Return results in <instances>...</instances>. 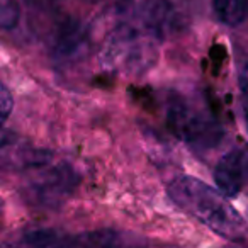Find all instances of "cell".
Listing matches in <instances>:
<instances>
[{"mask_svg":"<svg viewBox=\"0 0 248 248\" xmlns=\"http://www.w3.org/2000/svg\"><path fill=\"white\" fill-rule=\"evenodd\" d=\"M145 32L153 39H167L179 28V14L169 0H145L140 7Z\"/></svg>","mask_w":248,"mask_h":248,"instance_id":"cell-6","label":"cell"},{"mask_svg":"<svg viewBox=\"0 0 248 248\" xmlns=\"http://www.w3.org/2000/svg\"><path fill=\"white\" fill-rule=\"evenodd\" d=\"M245 160L243 155L236 150L228 152L217 162L214 169V182L217 190L224 197H236L243 189L245 180Z\"/></svg>","mask_w":248,"mask_h":248,"instance_id":"cell-7","label":"cell"},{"mask_svg":"<svg viewBox=\"0 0 248 248\" xmlns=\"http://www.w3.org/2000/svg\"><path fill=\"white\" fill-rule=\"evenodd\" d=\"M87 51V34L83 28L77 22L63 24L56 36L55 53L60 60H78Z\"/></svg>","mask_w":248,"mask_h":248,"instance_id":"cell-8","label":"cell"},{"mask_svg":"<svg viewBox=\"0 0 248 248\" xmlns=\"http://www.w3.org/2000/svg\"><path fill=\"white\" fill-rule=\"evenodd\" d=\"M167 119H169V126L173 135L189 145L206 146L214 143L219 136L216 124L189 104H172Z\"/></svg>","mask_w":248,"mask_h":248,"instance_id":"cell-4","label":"cell"},{"mask_svg":"<svg viewBox=\"0 0 248 248\" xmlns=\"http://www.w3.org/2000/svg\"><path fill=\"white\" fill-rule=\"evenodd\" d=\"M19 17H21V9L16 0H0V28H14Z\"/></svg>","mask_w":248,"mask_h":248,"instance_id":"cell-10","label":"cell"},{"mask_svg":"<svg viewBox=\"0 0 248 248\" xmlns=\"http://www.w3.org/2000/svg\"><path fill=\"white\" fill-rule=\"evenodd\" d=\"M245 123H247V128H248V104L245 106Z\"/></svg>","mask_w":248,"mask_h":248,"instance_id":"cell-14","label":"cell"},{"mask_svg":"<svg viewBox=\"0 0 248 248\" xmlns=\"http://www.w3.org/2000/svg\"><path fill=\"white\" fill-rule=\"evenodd\" d=\"M75 173L66 167H56L41 173L31 184V194L43 206H56L72 194Z\"/></svg>","mask_w":248,"mask_h":248,"instance_id":"cell-5","label":"cell"},{"mask_svg":"<svg viewBox=\"0 0 248 248\" xmlns=\"http://www.w3.org/2000/svg\"><path fill=\"white\" fill-rule=\"evenodd\" d=\"M216 17L224 26L236 28L247 17V0H211Z\"/></svg>","mask_w":248,"mask_h":248,"instance_id":"cell-9","label":"cell"},{"mask_svg":"<svg viewBox=\"0 0 248 248\" xmlns=\"http://www.w3.org/2000/svg\"><path fill=\"white\" fill-rule=\"evenodd\" d=\"M238 85H240L241 92L248 95V65H245L238 73Z\"/></svg>","mask_w":248,"mask_h":248,"instance_id":"cell-12","label":"cell"},{"mask_svg":"<svg viewBox=\"0 0 248 248\" xmlns=\"http://www.w3.org/2000/svg\"><path fill=\"white\" fill-rule=\"evenodd\" d=\"M100 60L109 70L138 75L155 65V39L131 26H121L107 39Z\"/></svg>","mask_w":248,"mask_h":248,"instance_id":"cell-2","label":"cell"},{"mask_svg":"<svg viewBox=\"0 0 248 248\" xmlns=\"http://www.w3.org/2000/svg\"><path fill=\"white\" fill-rule=\"evenodd\" d=\"M34 248H136L128 234L116 230H95L87 233L63 236L53 231H36L29 234Z\"/></svg>","mask_w":248,"mask_h":248,"instance_id":"cell-3","label":"cell"},{"mask_svg":"<svg viewBox=\"0 0 248 248\" xmlns=\"http://www.w3.org/2000/svg\"><path fill=\"white\" fill-rule=\"evenodd\" d=\"M169 196L180 209L189 213L209 230L231 241L247 234V224L219 190L189 175L177 177L169 186Z\"/></svg>","mask_w":248,"mask_h":248,"instance_id":"cell-1","label":"cell"},{"mask_svg":"<svg viewBox=\"0 0 248 248\" xmlns=\"http://www.w3.org/2000/svg\"><path fill=\"white\" fill-rule=\"evenodd\" d=\"M228 248H248V241H243V240H240V241H234L231 247H228Z\"/></svg>","mask_w":248,"mask_h":248,"instance_id":"cell-13","label":"cell"},{"mask_svg":"<svg viewBox=\"0 0 248 248\" xmlns=\"http://www.w3.org/2000/svg\"><path fill=\"white\" fill-rule=\"evenodd\" d=\"M12 106H14V100H12L11 92H9L4 83L0 82V124L11 116Z\"/></svg>","mask_w":248,"mask_h":248,"instance_id":"cell-11","label":"cell"}]
</instances>
